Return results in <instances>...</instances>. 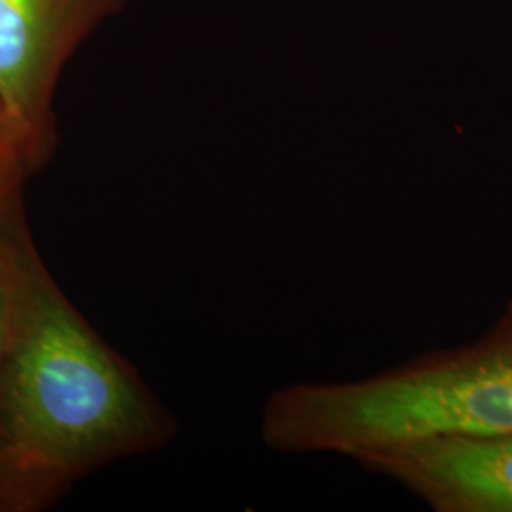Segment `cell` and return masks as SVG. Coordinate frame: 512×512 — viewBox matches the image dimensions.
<instances>
[{
	"mask_svg": "<svg viewBox=\"0 0 512 512\" xmlns=\"http://www.w3.org/2000/svg\"><path fill=\"white\" fill-rule=\"evenodd\" d=\"M4 346H6V294H4L2 275H0V365L4 357Z\"/></svg>",
	"mask_w": 512,
	"mask_h": 512,
	"instance_id": "6",
	"label": "cell"
},
{
	"mask_svg": "<svg viewBox=\"0 0 512 512\" xmlns=\"http://www.w3.org/2000/svg\"><path fill=\"white\" fill-rule=\"evenodd\" d=\"M296 421L313 452H366L448 435L512 433V298L475 342L353 382L306 384Z\"/></svg>",
	"mask_w": 512,
	"mask_h": 512,
	"instance_id": "2",
	"label": "cell"
},
{
	"mask_svg": "<svg viewBox=\"0 0 512 512\" xmlns=\"http://www.w3.org/2000/svg\"><path fill=\"white\" fill-rule=\"evenodd\" d=\"M129 0H0V107L25 173L52 141V99L76 50Z\"/></svg>",
	"mask_w": 512,
	"mask_h": 512,
	"instance_id": "3",
	"label": "cell"
},
{
	"mask_svg": "<svg viewBox=\"0 0 512 512\" xmlns=\"http://www.w3.org/2000/svg\"><path fill=\"white\" fill-rule=\"evenodd\" d=\"M365 469L439 512H512V433L448 435L366 452Z\"/></svg>",
	"mask_w": 512,
	"mask_h": 512,
	"instance_id": "4",
	"label": "cell"
},
{
	"mask_svg": "<svg viewBox=\"0 0 512 512\" xmlns=\"http://www.w3.org/2000/svg\"><path fill=\"white\" fill-rule=\"evenodd\" d=\"M0 171L12 173V175H18V177L27 175V173L23 171V167L19 165L18 160H16V156H14V152H12V147H10L8 128H6V118H4L2 107H0Z\"/></svg>",
	"mask_w": 512,
	"mask_h": 512,
	"instance_id": "5",
	"label": "cell"
},
{
	"mask_svg": "<svg viewBox=\"0 0 512 512\" xmlns=\"http://www.w3.org/2000/svg\"><path fill=\"white\" fill-rule=\"evenodd\" d=\"M21 177L18 175H12V173H4V171H0V190L6 186L8 183H14V181H19Z\"/></svg>",
	"mask_w": 512,
	"mask_h": 512,
	"instance_id": "7",
	"label": "cell"
},
{
	"mask_svg": "<svg viewBox=\"0 0 512 512\" xmlns=\"http://www.w3.org/2000/svg\"><path fill=\"white\" fill-rule=\"evenodd\" d=\"M16 186L0 190V501L29 505L109 459L162 442L167 421L40 262Z\"/></svg>",
	"mask_w": 512,
	"mask_h": 512,
	"instance_id": "1",
	"label": "cell"
}]
</instances>
